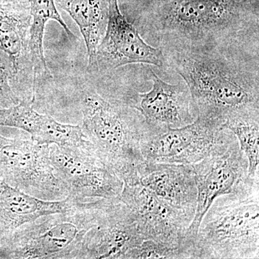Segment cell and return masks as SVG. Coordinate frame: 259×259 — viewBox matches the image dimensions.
I'll return each instance as SVG.
<instances>
[{"mask_svg": "<svg viewBox=\"0 0 259 259\" xmlns=\"http://www.w3.org/2000/svg\"><path fill=\"white\" fill-rule=\"evenodd\" d=\"M108 199L75 201L66 212L47 214L18 228L10 239L12 258H80L87 235Z\"/></svg>", "mask_w": 259, "mask_h": 259, "instance_id": "5b68a950", "label": "cell"}, {"mask_svg": "<svg viewBox=\"0 0 259 259\" xmlns=\"http://www.w3.org/2000/svg\"><path fill=\"white\" fill-rule=\"evenodd\" d=\"M120 200L132 211L145 241L183 245L195 256V246L186 237L195 210L172 205L140 184L124 185Z\"/></svg>", "mask_w": 259, "mask_h": 259, "instance_id": "8fae6325", "label": "cell"}, {"mask_svg": "<svg viewBox=\"0 0 259 259\" xmlns=\"http://www.w3.org/2000/svg\"><path fill=\"white\" fill-rule=\"evenodd\" d=\"M190 90L197 117L225 122L259 114V51L212 47L163 51Z\"/></svg>", "mask_w": 259, "mask_h": 259, "instance_id": "7a4b0ae2", "label": "cell"}, {"mask_svg": "<svg viewBox=\"0 0 259 259\" xmlns=\"http://www.w3.org/2000/svg\"><path fill=\"white\" fill-rule=\"evenodd\" d=\"M144 241L129 207L120 199L108 200L98 224L87 235L80 258H125Z\"/></svg>", "mask_w": 259, "mask_h": 259, "instance_id": "4fadbf2b", "label": "cell"}, {"mask_svg": "<svg viewBox=\"0 0 259 259\" xmlns=\"http://www.w3.org/2000/svg\"><path fill=\"white\" fill-rule=\"evenodd\" d=\"M130 64L150 65L169 71L163 51L141 37L136 27L121 13L118 0H109L106 31L97 47L91 73L106 76Z\"/></svg>", "mask_w": 259, "mask_h": 259, "instance_id": "30bf717a", "label": "cell"}, {"mask_svg": "<svg viewBox=\"0 0 259 259\" xmlns=\"http://www.w3.org/2000/svg\"><path fill=\"white\" fill-rule=\"evenodd\" d=\"M14 83H18V81L13 64L0 48V98L12 106L21 101L15 93Z\"/></svg>", "mask_w": 259, "mask_h": 259, "instance_id": "7402d4cb", "label": "cell"}, {"mask_svg": "<svg viewBox=\"0 0 259 259\" xmlns=\"http://www.w3.org/2000/svg\"><path fill=\"white\" fill-rule=\"evenodd\" d=\"M0 165L12 187L46 201L64 199L69 191L56 176L49 145L33 140L0 139Z\"/></svg>", "mask_w": 259, "mask_h": 259, "instance_id": "52a82bcc", "label": "cell"}, {"mask_svg": "<svg viewBox=\"0 0 259 259\" xmlns=\"http://www.w3.org/2000/svg\"><path fill=\"white\" fill-rule=\"evenodd\" d=\"M57 6L76 22L86 44L88 70L95 64L97 47L106 31L109 18V0H55Z\"/></svg>", "mask_w": 259, "mask_h": 259, "instance_id": "ac0fdd59", "label": "cell"}, {"mask_svg": "<svg viewBox=\"0 0 259 259\" xmlns=\"http://www.w3.org/2000/svg\"><path fill=\"white\" fill-rule=\"evenodd\" d=\"M81 107V129L98 158L124 185L139 184V169L146 162L141 142L153 134L142 115L94 88L83 90Z\"/></svg>", "mask_w": 259, "mask_h": 259, "instance_id": "3957f363", "label": "cell"}, {"mask_svg": "<svg viewBox=\"0 0 259 259\" xmlns=\"http://www.w3.org/2000/svg\"><path fill=\"white\" fill-rule=\"evenodd\" d=\"M233 133L248 163V175L259 178V114L238 116L225 122Z\"/></svg>", "mask_w": 259, "mask_h": 259, "instance_id": "ffe728a7", "label": "cell"}, {"mask_svg": "<svg viewBox=\"0 0 259 259\" xmlns=\"http://www.w3.org/2000/svg\"><path fill=\"white\" fill-rule=\"evenodd\" d=\"M56 176L77 201L120 199L124 183L97 156L93 145L68 147L49 145Z\"/></svg>", "mask_w": 259, "mask_h": 259, "instance_id": "ba28073f", "label": "cell"}, {"mask_svg": "<svg viewBox=\"0 0 259 259\" xmlns=\"http://www.w3.org/2000/svg\"><path fill=\"white\" fill-rule=\"evenodd\" d=\"M75 201L70 196L61 200H42L0 181V221L3 230L13 234L20 227L42 216L66 212Z\"/></svg>", "mask_w": 259, "mask_h": 259, "instance_id": "e0dca14e", "label": "cell"}, {"mask_svg": "<svg viewBox=\"0 0 259 259\" xmlns=\"http://www.w3.org/2000/svg\"><path fill=\"white\" fill-rule=\"evenodd\" d=\"M141 37L162 51L238 48L259 51L253 0H172L136 17Z\"/></svg>", "mask_w": 259, "mask_h": 259, "instance_id": "6da1fadb", "label": "cell"}, {"mask_svg": "<svg viewBox=\"0 0 259 259\" xmlns=\"http://www.w3.org/2000/svg\"><path fill=\"white\" fill-rule=\"evenodd\" d=\"M231 134L222 122L197 117L190 125L146 138L141 151L146 161L193 164L208 156Z\"/></svg>", "mask_w": 259, "mask_h": 259, "instance_id": "9c48e42d", "label": "cell"}, {"mask_svg": "<svg viewBox=\"0 0 259 259\" xmlns=\"http://www.w3.org/2000/svg\"><path fill=\"white\" fill-rule=\"evenodd\" d=\"M148 80L152 82L151 90H136L129 97L127 105L142 115L153 135L190 125L197 119V110L185 81L167 83L151 67H148Z\"/></svg>", "mask_w": 259, "mask_h": 259, "instance_id": "7c38bea8", "label": "cell"}, {"mask_svg": "<svg viewBox=\"0 0 259 259\" xmlns=\"http://www.w3.org/2000/svg\"><path fill=\"white\" fill-rule=\"evenodd\" d=\"M139 184L159 198L180 208L196 211L197 189L192 164L145 162Z\"/></svg>", "mask_w": 259, "mask_h": 259, "instance_id": "2e32d148", "label": "cell"}, {"mask_svg": "<svg viewBox=\"0 0 259 259\" xmlns=\"http://www.w3.org/2000/svg\"><path fill=\"white\" fill-rule=\"evenodd\" d=\"M28 4L32 17L29 47L36 84L38 78L51 76L44 48V33L48 22L55 20L64 28L68 36L74 37V35L61 18L55 0H28Z\"/></svg>", "mask_w": 259, "mask_h": 259, "instance_id": "d6986e66", "label": "cell"}, {"mask_svg": "<svg viewBox=\"0 0 259 259\" xmlns=\"http://www.w3.org/2000/svg\"><path fill=\"white\" fill-rule=\"evenodd\" d=\"M31 23L28 3L0 0V47L11 61L18 83L23 81L35 97L29 47Z\"/></svg>", "mask_w": 259, "mask_h": 259, "instance_id": "5bb4252c", "label": "cell"}, {"mask_svg": "<svg viewBox=\"0 0 259 259\" xmlns=\"http://www.w3.org/2000/svg\"><path fill=\"white\" fill-rule=\"evenodd\" d=\"M125 258H194L193 250L183 245H175L146 240L130 250Z\"/></svg>", "mask_w": 259, "mask_h": 259, "instance_id": "44dd1931", "label": "cell"}, {"mask_svg": "<svg viewBox=\"0 0 259 259\" xmlns=\"http://www.w3.org/2000/svg\"><path fill=\"white\" fill-rule=\"evenodd\" d=\"M32 102L21 100L17 105L0 109V125L23 130L40 144H55L68 147L91 145L79 125L57 122L52 117L34 110Z\"/></svg>", "mask_w": 259, "mask_h": 259, "instance_id": "9a60e30c", "label": "cell"}, {"mask_svg": "<svg viewBox=\"0 0 259 259\" xmlns=\"http://www.w3.org/2000/svg\"><path fill=\"white\" fill-rule=\"evenodd\" d=\"M196 258H259V178L220 196L202 218Z\"/></svg>", "mask_w": 259, "mask_h": 259, "instance_id": "277c9868", "label": "cell"}, {"mask_svg": "<svg viewBox=\"0 0 259 259\" xmlns=\"http://www.w3.org/2000/svg\"><path fill=\"white\" fill-rule=\"evenodd\" d=\"M9 1L18 2V3H28V0H9Z\"/></svg>", "mask_w": 259, "mask_h": 259, "instance_id": "603a6c76", "label": "cell"}, {"mask_svg": "<svg viewBox=\"0 0 259 259\" xmlns=\"http://www.w3.org/2000/svg\"><path fill=\"white\" fill-rule=\"evenodd\" d=\"M197 189V204L193 221L187 231V240L195 245L199 224L213 201L232 193L253 180L248 163L235 135L232 133L212 153L192 164Z\"/></svg>", "mask_w": 259, "mask_h": 259, "instance_id": "8992f818", "label": "cell"}]
</instances>
